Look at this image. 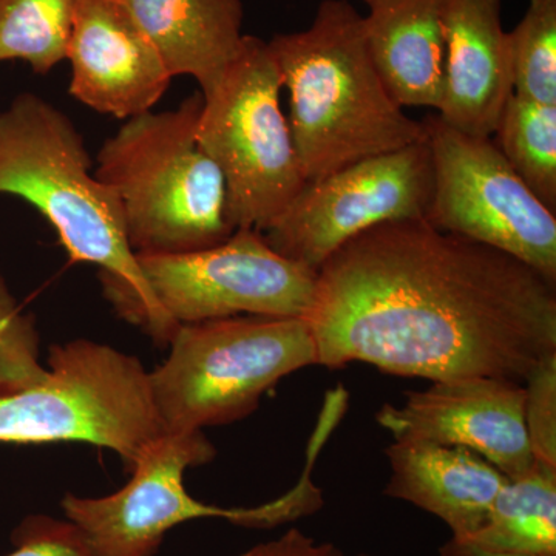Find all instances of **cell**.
I'll use <instances>...</instances> for the list:
<instances>
[{"label": "cell", "mask_w": 556, "mask_h": 556, "mask_svg": "<svg viewBox=\"0 0 556 556\" xmlns=\"http://www.w3.org/2000/svg\"><path fill=\"white\" fill-rule=\"evenodd\" d=\"M317 365L525 383L556 354V281L479 241L397 219L358 233L317 270Z\"/></svg>", "instance_id": "obj_1"}, {"label": "cell", "mask_w": 556, "mask_h": 556, "mask_svg": "<svg viewBox=\"0 0 556 556\" xmlns=\"http://www.w3.org/2000/svg\"><path fill=\"white\" fill-rule=\"evenodd\" d=\"M39 343L35 317L25 313L0 273V386L24 388L47 379Z\"/></svg>", "instance_id": "obj_22"}, {"label": "cell", "mask_w": 556, "mask_h": 556, "mask_svg": "<svg viewBox=\"0 0 556 556\" xmlns=\"http://www.w3.org/2000/svg\"><path fill=\"white\" fill-rule=\"evenodd\" d=\"M167 361L149 372L153 404L169 433L226 426L254 413L263 394L317 365L305 317H228L181 325Z\"/></svg>", "instance_id": "obj_5"}, {"label": "cell", "mask_w": 556, "mask_h": 556, "mask_svg": "<svg viewBox=\"0 0 556 556\" xmlns=\"http://www.w3.org/2000/svg\"><path fill=\"white\" fill-rule=\"evenodd\" d=\"M503 0H442L444 97L438 115L473 137L492 138L514 94Z\"/></svg>", "instance_id": "obj_14"}, {"label": "cell", "mask_w": 556, "mask_h": 556, "mask_svg": "<svg viewBox=\"0 0 556 556\" xmlns=\"http://www.w3.org/2000/svg\"><path fill=\"white\" fill-rule=\"evenodd\" d=\"M174 76L217 87L243 43V0H124Z\"/></svg>", "instance_id": "obj_17"}, {"label": "cell", "mask_w": 556, "mask_h": 556, "mask_svg": "<svg viewBox=\"0 0 556 556\" xmlns=\"http://www.w3.org/2000/svg\"><path fill=\"white\" fill-rule=\"evenodd\" d=\"M201 109L197 91L177 109L141 113L98 150L94 177L115 193L137 255L200 251L236 232L225 179L200 146Z\"/></svg>", "instance_id": "obj_4"}, {"label": "cell", "mask_w": 556, "mask_h": 556, "mask_svg": "<svg viewBox=\"0 0 556 556\" xmlns=\"http://www.w3.org/2000/svg\"><path fill=\"white\" fill-rule=\"evenodd\" d=\"M70 94L102 115L150 112L172 76L124 0H79L70 35Z\"/></svg>", "instance_id": "obj_13"}, {"label": "cell", "mask_w": 556, "mask_h": 556, "mask_svg": "<svg viewBox=\"0 0 556 556\" xmlns=\"http://www.w3.org/2000/svg\"><path fill=\"white\" fill-rule=\"evenodd\" d=\"M525 383L460 378L408 391L401 405L386 404L376 415L394 441L433 442L464 447L484 457L507 479L535 466L525 424Z\"/></svg>", "instance_id": "obj_12"}, {"label": "cell", "mask_w": 556, "mask_h": 556, "mask_svg": "<svg viewBox=\"0 0 556 556\" xmlns=\"http://www.w3.org/2000/svg\"><path fill=\"white\" fill-rule=\"evenodd\" d=\"M525 388V424L533 459L556 468V354L536 365Z\"/></svg>", "instance_id": "obj_23"}, {"label": "cell", "mask_w": 556, "mask_h": 556, "mask_svg": "<svg viewBox=\"0 0 556 556\" xmlns=\"http://www.w3.org/2000/svg\"><path fill=\"white\" fill-rule=\"evenodd\" d=\"M217 452L203 431H164L142 450L130 481L109 496L67 493L61 506L98 556H153L170 529L200 518H223L233 525L274 527L314 514L321 493L309 468L287 495L251 508H223L200 503L185 489L189 467L211 463Z\"/></svg>", "instance_id": "obj_8"}, {"label": "cell", "mask_w": 556, "mask_h": 556, "mask_svg": "<svg viewBox=\"0 0 556 556\" xmlns=\"http://www.w3.org/2000/svg\"><path fill=\"white\" fill-rule=\"evenodd\" d=\"M270 53L288 90V123L306 182L426 135L388 93L348 0H324L306 30L276 35Z\"/></svg>", "instance_id": "obj_3"}, {"label": "cell", "mask_w": 556, "mask_h": 556, "mask_svg": "<svg viewBox=\"0 0 556 556\" xmlns=\"http://www.w3.org/2000/svg\"><path fill=\"white\" fill-rule=\"evenodd\" d=\"M47 364L42 382L0 386V444L89 442L118 453L130 471L164 433L137 357L79 339L50 346Z\"/></svg>", "instance_id": "obj_6"}, {"label": "cell", "mask_w": 556, "mask_h": 556, "mask_svg": "<svg viewBox=\"0 0 556 556\" xmlns=\"http://www.w3.org/2000/svg\"><path fill=\"white\" fill-rule=\"evenodd\" d=\"M433 181L426 134L407 148L306 182L262 236L278 254L317 273L340 247L365 230L397 219H426Z\"/></svg>", "instance_id": "obj_11"}, {"label": "cell", "mask_w": 556, "mask_h": 556, "mask_svg": "<svg viewBox=\"0 0 556 556\" xmlns=\"http://www.w3.org/2000/svg\"><path fill=\"white\" fill-rule=\"evenodd\" d=\"M11 543L14 551L7 556H98L78 526L47 515L22 519Z\"/></svg>", "instance_id": "obj_24"}, {"label": "cell", "mask_w": 556, "mask_h": 556, "mask_svg": "<svg viewBox=\"0 0 556 556\" xmlns=\"http://www.w3.org/2000/svg\"><path fill=\"white\" fill-rule=\"evenodd\" d=\"M386 455L391 475L383 493L434 515L457 540L481 529L507 482L484 457L464 447L394 441Z\"/></svg>", "instance_id": "obj_15"}, {"label": "cell", "mask_w": 556, "mask_h": 556, "mask_svg": "<svg viewBox=\"0 0 556 556\" xmlns=\"http://www.w3.org/2000/svg\"><path fill=\"white\" fill-rule=\"evenodd\" d=\"M237 556H375L368 554L348 555L336 544L317 541L299 529H291L277 540L257 544Z\"/></svg>", "instance_id": "obj_25"}, {"label": "cell", "mask_w": 556, "mask_h": 556, "mask_svg": "<svg viewBox=\"0 0 556 556\" xmlns=\"http://www.w3.org/2000/svg\"><path fill=\"white\" fill-rule=\"evenodd\" d=\"M0 195L27 201L73 262L97 265L116 314L152 338L155 311L118 200L91 172L73 121L38 94H17L0 112Z\"/></svg>", "instance_id": "obj_2"}, {"label": "cell", "mask_w": 556, "mask_h": 556, "mask_svg": "<svg viewBox=\"0 0 556 556\" xmlns=\"http://www.w3.org/2000/svg\"><path fill=\"white\" fill-rule=\"evenodd\" d=\"M493 135L497 149L527 188L556 212V105L514 93Z\"/></svg>", "instance_id": "obj_19"}, {"label": "cell", "mask_w": 556, "mask_h": 556, "mask_svg": "<svg viewBox=\"0 0 556 556\" xmlns=\"http://www.w3.org/2000/svg\"><path fill=\"white\" fill-rule=\"evenodd\" d=\"M439 556H527L515 554H503V552L486 551L477 546V544L468 543V541L450 538L447 543L439 548Z\"/></svg>", "instance_id": "obj_26"}, {"label": "cell", "mask_w": 556, "mask_h": 556, "mask_svg": "<svg viewBox=\"0 0 556 556\" xmlns=\"http://www.w3.org/2000/svg\"><path fill=\"white\" fill-rule=\"evenodd\" d=\"M422 123L434 175L427 222L556 281V212L527 188L492 138L464 134L439 115Z\"/></svg>", "instance_id": "obj_10"}, {"label": "cell", "mask_w": 556, "mask_h": 556, "mask_svg": "<svg viewBox=\"0 0 556 556\" xmlns=\"http://www.w3.org/2000/svg\"><path fill=\"white\" fill-rule=\"evenodd\" d=\"M369 56L390 97L404 108L439 110L444 97L442 0H364Z\"/></svg>", "instance_id": "obj_16"}, {"label": "cell", "mask_w": 556, "mask_h": 556, "mask_svg": "<svg viewBox=\"0 0 556 556\" xmlns=\"http://www.w3.org/2000/svg\"><path fill=\"white\" fill-rule=\"evenodd\" d=\"M508 49L514 93L556 105V0H530Z\"/></svg>", "instance_id": "obj_21"}, {"label": "cell", "mask_w": 556, "mask_h": 556, "mask_svg": "<svg viewBox=\"0 0 556 556\" xmlns=\"http://www.w3.org/2000/svg\"><path fill=\"white\" fill-rule=\"evenodd\" d=\"M464 541L503 554L556 556V468L535 463L507 479L484 525Z\"/></svg>", "instance_id": "obj_18"}, {"label": "cell", "mask_w": 556, "mask_h": 556, "mask_svg": "<svg viewBox=\"0 0 556 556\" xmlns=\"http://www.w3.org/2000/svg\"><path fill=\"white\" fill-rule=\"evenodd\" d=\"M137 260L152 298V339L159 345H169L181 325L240 314L305 317L316 291V270L285 258L252 229H237L217 247Z\"/></svg>", "instance_id": "obj_9"}, {"label": "cell", "mask_w": 556, "mask_h": 556, "mask_svg": "<svg viewBox=\"0 0 556 556\" xmlns=\"http://www.w3.org/2000/svg\"><path fill=\"white\" fill-rule=\"evenodd\" d=\"M79 0H0V62L47 75L67 58Z\"/></svg>", "instance_id": "obj_20"}, {"label": "cell", "mask_w": 556, "mask_h": 556, "mask_svg": "<svg viewBox=\"0 0 556 556\" xmlns=\"http://www.w3.org/2000/svg\"><path fill=\"white\" fill-rule=\"evenodd\" d=\"M281 89L268 42L247 35L217 87L201 94L200 146L225 179L236 230L265 232L306 185Z\"/></svg>", "instance_id": "obj_7"}]
</instances>
